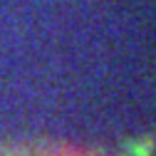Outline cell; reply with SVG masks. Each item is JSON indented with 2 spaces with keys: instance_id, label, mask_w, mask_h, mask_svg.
Listing matches in <instances>:
<instances>
[{
  "instance_id": "6da1fadb",
  "label": "cell",
  "mask_w": 156,
  "mask_h": 156,
  "mask_svg": "<svg viewBox=\"0 0 156 156\" xmlns=\"http://www.w3.org/2000/svg\"><path fill=\"white\" fill-rule=\"evenodd\" d=\"M52 156H89L84 151H60V154H52Z\"/></svg>"
}]
</instances>
